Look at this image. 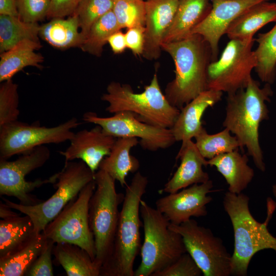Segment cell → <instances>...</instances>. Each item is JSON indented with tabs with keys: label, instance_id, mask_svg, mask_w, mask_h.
<instances>
[{
	"label": "cell",
	"instance_id": "21",
	"mask_svg": "<svg viewBox=\"0 0 276 276\" xmlns=\"http://www.w3.org/2000/svg\"><path fill=\"white\" fill-rule=\"evenodd\" d=\"M248 161L247 155L236 150L208 160V165L215 167L223 176L228 185L229 192L240 194L247 187L255 175Z\"/></svg>",
	"mask_w": 276,
	"mask_h": 276
},
{
	"label": "cell",
	"instance_id": "30",
	"mask_svg": "<svg viewBox=\"0 0 276 276\" xmlns=\"http://www.w3.org/2000/svg\"><path fill=\"white\" fill-rule=\"evenodd\" d=\"M40 26L27 22L18 16L0 15V52L8 51L25 40L39 41Z\"/></svg>",
	"mask_w": 276,
	"mask_h": 276
},
{
	"label": "cell",
	"instance_id": "41",
	"mask_svg": "<svg viewBox=\"0 0 276 276\" xmlns=\"http://www.w3.org/2000/svg\"><path fill=\"white\" fill-rule=\"evenodd\" d=\"M145 27H132L127 29L125 39L127 48L135 56L142 55L145 43Z\"/></svg>",
	"mask_w": 276,
	"mask_h": 276
},
{
	"label": "cell",
	"instance_id": "23",
	"mask_svg": "<svg viewBox=\"0 0 276 276\" xmlns=\"http://www.w3.org/2000/svg\"><path fill=\"white\" fill-rule=\"evenodd\" d=\"M138 143L135 137H117L110 154L102 160L99 169L106 172L122 187L126 186L128 174L137 172L140 167L139 160L130 154L131 148Z\"/></svg>",
	"mask_w": 276,
	"mask_h": 276
},
{
	"label": "cell",
	"instance_id": "5",
	"mask_svg": "<svg viewBox=\"0 0 276 276\" xmlns=\"http://www.w3.org/2000/svg\"><path fill=\"white\" fill-rule=\"evenodd\" d=\"M101 100L108 103L106 110L111 113L127 111L149 125L171 128L180 112L172 106L161 90L156 73L143 91L135 93L131 86L112 81Z\"/></svg>",
	"mask_w": 276,
	"mask_h": 276
},
{
	"label": "cell",
	"instance_id": "2",
	"mask_svg": "<svg viewBox=\"0 0 276 276\" xmlns=\"http://www.w3.org/2000/svg\"><path fill=\"white\" fill-rule=\"evenodd\" d=\"M273 95L271 84L261 87L252 77L245 88L227 95L226 115L223 126L234 134L241 148L246 147L256 167L265 171L263 154L259 143L260 123L269 119L266 102Z\"/></svg>",
	"mask_w": 276,
	"mask_h": 276
},
{
	"label": "cell",
	"instance_id": "6",
	"mask_svg": "<svg viewBox=\"0 0 276 276\" xmlns=\"http://www.w3.org/2000/svg\"><path fill=\"white\" fill-rule=\"evenodd\" d=\"M140 215L144 237L141 263L134 276H152L177 260L187 250L182 236L169 227V221L142 200Z\"/></svg>",
	"mask_w": 276,
	"mask_h": 276
},
{
	"label": "cell",
	"instance_id": "14",
	"mask_svg": "<svg viewBox=\"0 0 276 276\" xmlns=\"http://www.w3.org/2000/svg\"><path fill=\"white\" fill-rule=\"evenodd\" d=\"M83 120L100 126L105 133L116 138H140L141 147L149 151L168 148L176 142L171 128L143 122L130 111H120L110 117H100L88 112L83 114Z\"/></svg>",
	"mask_w": 276,
	"mask_h": 276
},
{
	"label": "cell",
	"instance_id": "38",
	"mask_svg": "<svg viewBox=\"0 0 276 276\" xmlns=\"http://www.w3.org/2000/svg\"><path fill=\"white\" fill-rule=\"evenodd\" d=\"M50 0H17L18 17L27 22L37 23L47 17Z\"/></svg>",
	"mask_w": 276,
	"mask_h": 276
},
{
	"label": "cell",
	"instance_id": "42",
	"mask_svg": "<svg viewBox=\"0 0 276 276\" xmlns=\"http://www.w3.org/2000/svg\"><path fill=\"white\" fill-rule=\"evenodd\" d=\"M107 43L115 54L122 53L127 49L125 35L122 30L113 33L109 37Z\"/></svg>",
	"mask_w": 276,
	"mask_h": 276
},
{
	"label": "cell",
	"instance_id": "40",
	"mask_svg": "<svg viewBox=\"0 0 276 276\" xmlns=\"http://www.w3.org/2000/svg\"><path fill=\"white\" fill-rule=\"evenodd\" d=\"M81 0H50L48 18H64L74 12Z\"/></svg>",
	"mask_w": 276,
	"mask_h": 276
},
{
	"label": "cell",
	"instance_id": "1",
	"mask_svg": "<svg viewBox=\"0 0 276 276\" xmlns=\"http://www.w3.org/2000/svg\"><path fill=\"white\" fill-rule=\"evenodd\" d=\"M162 49L170 55L175 65V78L167 84L165 95L172 106L180 110L208 89L207 71L213 61L212 50L197 34L181 40L163 43Z\"/></svg>",
	"mask_w": 276,
	"mask_h": 276
},
{
	"label": "cell",
	"instance_id": "31",
	"mask_svg": "<svg viewBox=\"0 0 276 276\" xmlns=\"http://www.w3.org/2000/svg\"><path fill=\"white\" fill-rule=\"evenodd\" d=\"M255 41L258 47L255 50L257 61L255 70L262 82L272 84L276 79V21L269 31L259 34Z\"/></svg>",
	"mask_w": 276,
	"mask_h": 276
},
{
	"label": "cell",
	"instance_id": "39",
	"mask_svg": "<svg viewBox=\"0 0 276 276\" xmlns=\"http://www.w3.org/2000/svg\"><path fill=\"white\" fill-rule=\"evenodd\" d=\"M55 244V242L54 241L50 239H47L43 250L27 270L25 275H53L52 255Z\"/></svg>",
	"mask_w": 276,
	"mask_h": 276
},
{
	"label": "cell",
	"instance_id": "36",
	"mask_svg": "<svg viewBox=\"0 0 276 276\" xmlns=\"http://www.w3.org/2000/svg\"><path fill=\"white\" fill-rule=\"evenodd\" d=\"M0 85V127L18 120L20 114L18 85L12 79Z\"/></svg>",
	"mask_w": 276,
	"mask_h": 276
},
{
	"label": "cell",
	"instance_id": "22",
	"mask_svg": "<svg viewBox=\"0 0 276 276\" xmlns=\"http://www.w3.org/2000/svg\"><path fill=\"white\" fill-rule=\"evenodd\" d=\"M211 8L210 0H180L163 43L181 40L190 36L193 29L205 18Z\"/></svg>",
	"mask_w": 276,
	"mask_h": 276
},
{
	"label": "cell",
	"instance_id": "26",
	"mask_svg": "<svg viewBox=\"0 0 276 276\" xmlns=\"http://www.w3.org/2000/svg\"><path fill=\"white\" fill-rule=\"evenodd\" d=\"M53 255L68 276H101V267L86 251L67 243H56Z\"/></svg>",
	"mask_w": 276,
	"mask_h": 276
},
{
	"label": "cell",
	"instance_id": "20",
	"mask_svg": "<svg viewBox=\"0 0 276 276\" xmlns=\"http://www.w3.org/2000/svg\"><path fill=\"white\" fill-rule=\"evenodd\" d=\"M222 95V91L207 89L180 109L171 128L176 142L185 143L198 134L203 128L201 118L205 111L219 102Z\"/></svg>",
	"mask_w": 276,
	"mask_h": 276
},
{
	"label": "cell",
	"instance_id": "10",
	"mask_svg": "<svg viewBox=\"0 0 276 276\" xmlns=\"http://www.w3.org/2000/svg\"><path fill=\"white\" fill-rule=\"evenodd\" d=\"M96 189L95 180L89 182L42 232L56 243L76 245L95 261L96 248L89 223V202Z\"/></svg>",
	"mask_w": 276,
	"mask_h": 276
},
{
	"label": "cell",
	"instance_id": "16",
	"mask_svg": "<svg viewBox=\"0 0 276 276\" xmlns=\"http://www.w3.org/2000/svg\"><path fill=\"white\" fill-rule=\"evenodd\" d=\"M212 8L205 18L194 27L191 34L201 35L210 44L213 61L217 59L218 44L231 24L253 5L269 0H210ZM213 62V61H212Z\"/></svg>",
	"mask_w": 276,
	"mask_h": 276
},
{
	"label": "cell",
	"instance_id": "13",
	"mask_svg": "<svg viewBox=\"0 0 276 276\" xmlns=\"http://www.w3.org/2000/svg\"><path fill=\"white\" fill-rule=\"evenodd\" d=\"M80 124L74 117L52 127L30 125L18 120L5 124L0 127V158L8 159L39 146L70 141L75 134L72 129Z\"/></svg>",
	"mask_w": 276,
	"mask_h": 276
},
{
	"label": "cell",
	"instance_id": "24",
	"mask_svg": "<svg viewBox=\"0 0 276 276\" xmlns=\"http://www.w3.org/2000/svg\"><path fill=\"white\" fill-rule=\"evenodd\" d=\"M276 21V3L269 1L257 3L238 16L229 26L226 34L229 39L254 38L265 25Z\"/></svg>",
	"mask_w": 276,
	"mask_h": 276
},
{
	"label": "cell",
	"instance_id": "18",
	"mask_svg": "<svg viewBox=\"0 0 276 276\" xmlns=\"http://www.w3.org/2000/svg\"><path fill=\"white\" fill-rule=\"evenodd\" d=\"M180 0L145 1V43L142 56L158 58L162 44L174 18Z\"/></svg>",
	"mask_w": 276,
	"mask_h": 276
},
{
	"label": "cell",
	"instance_id": "37",
	"mask_svg": "<svg viewBox=\"0 0 276 276\" xmlns=\"http://www.w3.org/2000/svg\"><path fill=\"white\" fill-rule=\"evenodd\" d=\"M203 274L191 255L187 252L164 269L152 276H200Z\"/></svg>",
	"mask_w": 276,
	"mask_h": 276
},
{
	"label": "cell",
	"instance_id": "9",
	"mask_svg": "<svg viewBox=\"0 0 276 276\" xmlns=\"http://www.w3.org/2000/svg\"><path fill=\"white\" fill-rule=\"evenodd\" d=\"M254 38L229 39L219 59L211 62L207 71L208 89L234 94L245 88L257 61L252 47Z\"/></svg>",
	"mask_w": 276,
	"mask_h": 276
},
{
	"label": "cell",
	"instance_id": "15",
	"mask_svg": "<svg viewBox=\"0 0 276 276\" xmlns=\"http://www.w3.org/2000/svg\"><path fill=\"white\" fill-rule=\"evenodd\" d=\"M213 181L209 180L183 189L180 191L161 197L155 202L156 209L169 222L178 225L192 217H204L208 214L206 204L212 201L208 194L212 192Z\"/></svg>",
	"mask_w": 276,
	"mask_h": 276
},
{
	"label": "cell",
	"instance_id": "33",
	"mask_svg": "<svg viewBox=\"0 0 276 276\" xmlns=\"http://www.w3.org/2000/svg\"><path fill=\"white\" fill-rule=\"evenodd\" d=\"M195 139V144L198 151L208 160L220 154L241 148L236 137L232 135L226 128L218 133L210 134L203 127Z\"/></svg>",
	"mask_w": 276,
	"mask_h": 276
},
{
	"label": "cell",
	"instance_id": "19",
	"mask_svg": "<svg viewBox=\"0 0 276 276\" xmlns=\"http://www.w3.org/2000/svg\"><path fill=\"white\" fill-rule=\"evenodd\" d=\"M177 158L180 164L171 179L165 185L163 191L173 193L194 184L202 183L210 180L209 174L203 171L208 166L204 158L192 140L181 144Z\"/></svg>",
	"mask_w": 276,
	"mask_h": 276
},
{
	"label": "cell",
	"instance_id": "4",
	"mask_svg": "<svg viewBox=\"0 0 276 276\" xmlns=\"http://www.w3.org/2000/svg\"><path fill=\"white\" fill-rule=\"evenodd\" d=\"M268 200L267 217L264 223L258 222L249 208V197L229 191L224 195L223 205L228 215L234 234V250L232 256L231 275L246 276L252 257L258 251L270 249L276 252V238L267 226L276 207Z\"/></svg>",
	"mask_w": 276,
	"mask_h": 276
},
{
	"label": "cell",
	"instance_id": "35",
	"mask_svg": "<svg viewBox=\"0 0 276 276\" xmlns=\"http://www.w3.org/2000/svg\"><path fill=\"white\" fill-rule=\"evenodd\" d=\"M112 10L121 30L145 27V1L114 0Z\"/></svg>",
	"mask_w": 276,
	"mask_h": 276
},
{
	"label": "cell",
	"instance_id": "17",
	"mask_svg": "<svg viewBox=\"0 0 276 276\" xmlns=\"http://www.w3.org/2000/svg\"><path fill=\"white\" fill-rule=\"evenodd\" d=\"M75 133L70 145L64 151H60L65 162L80 159L96 173L102 160L108 156L117 138L105 133L98 125Z\"/></svg>",
	"mask_w": 276,
	"mask_h": 276
},
{
	"label": "cell",
	"instance_id": "8",
	"mask_svg": "<svg viewBox=\"0 0 276 276\" xmlns=\"http://www.w3.org/2000/svg\"><path fill=\"white\" fill-rule=\"evenodd\" d=\"M95 174L82 160L67 161L62 170L55 174L56 180L53 185L56 191L47 200L35 205H25L3 197L2 199L11 209L30 217L35 233L39 234L85 186L95 180Z\"/></svg>",
	"mask_w": 276,
	"mask_h": 276
},
{
	"label": "cell",
	"instance_id": "34",
	"mask_svg": "<svg viewBox=\"0 0 276 276\" xmlns=\"http://www.w3.org/2000/svg\"><path fill=\"white\" fill-rule=\"evenodd\" d=\"M114 1L81 0L73 14L78 18L83 41L94 24L104 14L112 10Z\"/></svg>",
	"mask_w": 276,
	"mask_h": 276
},
{
	"label": "cell",
	"instance_id": "45",
	"mask_svg": "<svg viewBox=\"0 0 276 276\" xmlns=\"http://www.w3.org/2000/svg\"><path fill=\"white\" fill-rule=\"evenodd\" d=\"M272 190L273 194L274 196L276 199V184H274L272 186ZM274 205H275V206L276 207V201L274 202Z\"/></svg>",
	"mask_w": 276,
	"mask_h": 276
},
{
	"label": "cell",
	"instance_id": "43",
	"mask_svg": "<svg viewBox=\"0 0 276 276\" xmlns=\"http://www.w3.org/2000/svg\"><path fill=\"white\" fill-rule=\"evenodd\" d=\"M0 15L18 17L17 0H0Z\"/></svg>",
	"mask_w": 276,
	"mask_h": 276
},
{
	"label": "cell",
	"instance_id": "32",
	"mask_svg": "<svg viewBox=\"0 0 276 276\" xmlns=\"http://www.w3.org/2000/svg\"><path fill=\"white\" fill-rule=\"evenodd\" d=\"M120 30L116 17L111 10L91 27L80 48L84 52L100 57L103 47L107 43L109 37Z\"/></svg>",
	"mask_w": 276,
	"mask_h": 276
},
{
	"label": "cell",
	"instance_id": "44",
	"mask_svg": "<svg viewBox=\"0 0 276 276\" xmlns=\"http://www.w3.org/2000/svg\"><path fill=\"white\" fill-rule=\"evenodd\" d=\"M12 209L5 202H0V217L6 219L19 216V214L12 211Z\"/></svg>",
	"mask_w": 276,
	"mask_h": 276
},
{
	"label": "cell",
	"instance_id": "11",
	"mask_svg": "<svg viewBox=\"0 0 276 276\" xmlns=\"http://www.w3.org/2000/svg\"><path fill=\"white\" fill-rule=\"evenodd\" d=\"M169 227L182 236L187 252L204 276L231 275L232 256L222 239L210 228L199 225L192 219L178 225L170 223Z\"/></svg>",
	"mask_w": 276,
	"mask_h": 276
},
{
	"label": "cell",
	"instance_id": "28",
	"mask_svg": "<svg viewBox=\"0 0 276 276\" xmlns=\"http://www.w3.org/2000/svg\"><path fill=\"white\" fill-rule=\"evenodd\" d=\"M36 234L27 215L0 221V258L7 257L26 244Z\"/></svg>",
	"mask_w": 276,
	"mask_h": 276
},
{
	"label": "cell",
	"instance_id": "27",
	"mask_svg": "<svg viewBox=\"0 0 276 276\" xmlns=\"http://www.w3.org/2000/svg\"><path fill=\"white\" fill-rule=\"evenodd\" d=\"M77 16L71 15L66 19L57 18L40 26L39 36L52 47L61 50L80 48L83 40L79 31Z\"/></svg>",
	"mask_w": 276,
	"mask_h": 276
},
{
	"label": "cell",
	"instance_id": "7",
	"mask_svg": "<svg viewBox=\"0 0 276 276\" xmlns=\"http://www.w3.org/2000/svg\"><path fill=\"white\" fill-rule=\"evenodd\" d=\"M95 181L96 189L89 200L88 217L95 241V261L101 269L113 244L120 213L119 208L124 194L117 192L116 180L102 170L95 173Z\"/></svg>",
	"mask_w": 276,
	"mask_h": 276
},
{
	"label": "cell",
	"instance_id": "29",
	"mask_svg": "<svg viewBox=\"0 0 276 276\" xmlns=\"http://www.w3.org/2000/svg\"><path fill=\"white\" fill-rule=\"evenodd\" d=\"M47 238L41 232L12 254L0 258L1 276H22L43 250Z\"/></svg>",
	"mask_w": 276,
	"mask_h": 276
},
{
	"label": "cell",
	"instance_id": "3",
	"mask_svg": "<svg viewBox=\"0 0 276 276\" xmlns=\"http://www.w3.org/2000/svg\"><path fill=\"white\" fill-rule=\"evenodd\" d=\"M147 177L136 172L127 185L113 244L101 269V276H134L133 265L141 248L140 204Z\"/></svg>",
	"mask_w": 276,
	"mask_h": 276
},
{
	"label": "cell",
	"instance_id": "25",
	"mask_svg": "<svg viewBox=\"0 0 276 276\" xmlns=\"http://www.w3.org/2000/svg\"><path fill=\"white\" fill-rule=\"evenodd\" d=\"M41 47L39 41L25 40L1 53L0 82L12 79L16 73L27 66L41 68L43 57L35 51Z\"/></svg>",
	"mask_w": 276,
	"mask_h": 276
},
{
	"label": "cell",
	"instance_id": "12",
	"mask_svg": "<svg viewBox=\"0 0 276 276\" xmlns=\"http://www.w3.org/2000/svg\"><path fill=\"white\" fill-rule=\"evenodd\" d=\"M50 151L45 145L35 147L22 154L13 161L0 158V195L16 197L20 203L32 205L43 200L38 199L31 193L36 188L47 183L53 184L56 180L55 174L49 179H37L27 181L26 176L42 167L49 159Z\"/></svg>",
	"mask_w": 276,
	"mask_h": 276
}]
</instances>
